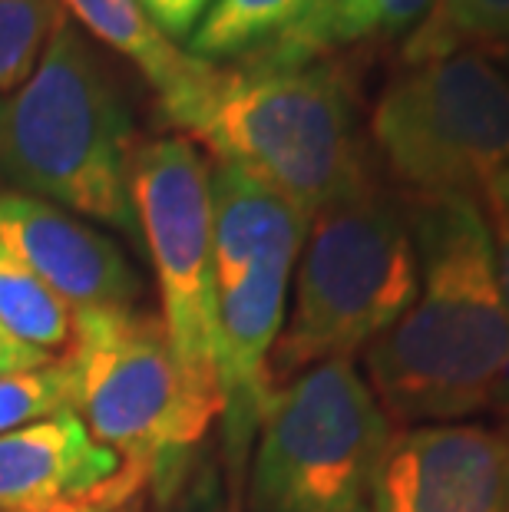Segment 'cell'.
I'll return each instance as SVG.
<instances>
[{"instance_id":"cell-14","label":"cell","mask_w":509,"mask_h":512,"mask_svg":"<svg viewBox=\"0 0 509 512\" xmlns=\"http://www.w3.org/2000/svg\"><path fill=\"white\" fill-rule=\"evenodd\" d=\"M60 4H67L70 14L96 40L133 60L159 90V100L182 90L202 67L199 57L179 50L169 37L159 34V27L143 14L139 0H60Z\"/></svg>"},{"instance_id":"cell-2","label":"cell","mask_w":509,"mask_h":512,"mask_svg":"<svg viewBox=\"0 0 509 512\" xmlns=\"http://www.w3.org/2000/svg\"><path fill=\"white\" fill-rule=\"evenodd\" d=\"M159 106L215 162L268 185L308 219L371 189L351 86L328 60L298 67L202 60Z\"/></svg>"},{"instance_id":"cell-16","label":"cell","mask_w":509,"mask_h":512,"mask_svg":"<svg viewBox=\"0 0 509 512\" xmlns=\"http://www.w3.org/2000/svg\"><path fill=\"white\" fill-rule=\"evenodd\" d=\"M0 324L40 354L67 357L77 344V311L0 242Z\"/></svg>"},{"instance_id":"cell-17","label":"cell","mask_w":509,"mask_h":512,"mask_svg":"<svg viewBox=\"0 0 509 512\" xmlns=\"http://www.w3.org/2000/svg\"><path fill=\"white\" fill-rule=\"evenodd\" d=\"M509 40V0H433L427 17L407 34L404 63L460 50H493Z\"/></svg>"},{"instance_id":"cell-22","label":"cell","mask_w":509,"mask_h":512,"mask_svg":"<svg viewBox=\"0 0 509 512\" xmlns=\"http://www.w3.org/2000/svg\"><path fill=\"white\" fill-rule=\"evenodd\" d=\"M146 486H149L146 473H139V470H133V466H129V476L116 489H110V493L93 496V499H83V503H67V506L40 509V512H123L139 493H143Z\"/></svg>"},{"instance_id":"cell-26","label":"cell","mask_w":509,"mask_h":512,"mask_svg":"<svg viewBox=\"0 0 509 512\" xmlns=\"http://www.w3.org/2000/svg\"><path fill=\"white\" fill-rule=\"evenodd\" d=\"M486 57H490L496 63V70H500L506 76V83H509V40L500 43V47H493V50H486Z\"/></svg>"},{"instance_id":"cell-10","label":"cell","mask_w":509,"mask_h":512,"mask_svg":"<svg viewBox=\"0 0 509 512\" xmlns=\"http://www.w3.org/2000/svg\"><path fill=\"white\" fill-rule=\"evenodd\" d=\"M374 512H509V430L460 420L394 433Z\"/></svg>"},{"instance_id":"cell-3","label":"cell","mask_w":509,"mask_h":512,"mask_svg":"<svg viewBox=\"0 0 509 512\" xmlns=\"http://www.w3.org/2000/svg\"><path fill=\"white\" fill-rule=\"evenodd\" d=\"M133 116L77 27L63 24L24 86L0 96V179L119 232H139Z\"/></svg>"},{"instance_id":"cell-21","label":"cell","mask_w":509,"mask_h":512,"mask_svg":"<svg viewBox=\"0 0 509 512\" xmlns=\"http://www.w3.org/2000/svg\"><path fill=\"white\" fill-rule=\"evenodd\" d=\"M212 4L215 0H139L143 14L169 40H189L212 10Z\"/></svg>"},{"instance_id":"cell-11","label":"cell","mask_w":509,"mask_h":512,"mask_svg":"<svg viewBox=\"0 0 509 512\" xmlns=\"http://www.w3.org/2000/svg\"><path fill=\"white\" fill-rule=\"evenodd\" d=\"M0 242L73 311L136 308L143 285L119 245L60 205L0 192Z\"/></svg>"},{"instance_id":"cell-19","label":"cell","mask_w":509,"mask_h":512,"mask_svg":"<svg viewBox=\"0 0 509 512\" xmlns=\"http://www.w3.org/2000/svg\"><path fill=\"white\" fill-rule=\"evenodd\" d=\"M60 24V0H0V96L30 80Z\"/></svg>"},{"instance_id":"cell-18","label":"cell","mask_w":509,"mask_h":512,"mask_svg":"<svg viewBox=\"0 0 509 512\" xmlns=\"http://www.w3.org/2000/svg\"><path fill=\"white\" fill-rule=\"evenodd\" d=\"M80 374L73 357L0 374V433L24 430L57 413H77Z\"/></svg>"},{"instance_id":"cell-12","label":"cell","mask_w":509,"mask_h":512,"mask_svg":"<svg viewBox=\"0 0 509 512\" xmlns=\"http://www.w3.org/2000/svg\"><path fill=\"white\" fill-rule=\"evenodd\" d=\"M129 466L93 437L80 413L0 433V512H40L103 496Z\"/></svg>"},{"instance_id":"cell-20","label":"cell","mask_w":509,"mask_h":512,"mask_svg":"<svg viewBox=\"0 0 509 512\" xmlns=\"http://www.w3.org/2000/svg\"><path fill=\"white\" fill-rule=\"evenodd\" d=\"M159 512H238L235 486L212 453H202L186 476L156 499Z\"/></svg>"},{"instance_id":"cell-23","label":"cell","mask_w":509,"mask_h":512,"mask_svg":"<svg viewBox=\"0 0 509 512\" xmlns=\"http://www.w3.org/2000/svg\"><path fill=\"white\" fill-rule=\"evenodd\" d=\"M40 364H50V357L34 351V347L20 344L17 337H10L4 331V324H0V374H14V370H30Z\"/></svg>"},{"instance_id":"cell-1","label":"cell","mask_w":509,"mask_h":512,"mask_svg":"<svg viewBox=\"0 0 509 512\" xmlns=\"http://www.w3.org/2000/svg\"><path fill=\"white\" fill-rule=\"evenodd\" d=\"M420 288L367 347V387L397 427L503 413L509 400V311L493 228L476 199L417 205Z\"/></svg>"},{"instance_id":"cell-4","label":"cell","mask_w":509,"mask_h":512,"mask_svg":"<svg viewBox=\"0 0 509 512\" xmlns=\"http://www.w3.org/2000/svg\"><path fill=\"white\" fill-rule=\"evenodd\" d=\"M420 288L414 222L371 189L314 215L295 271V301L268 357V384L351 361L410 308Z\"/></svg>"},{"instance_id":"cell-9","label":"cell","mask_w":509,"mask_h":512,"mask_svg":"<svg viewBox=\"0 0 509 512\" xmlns=\"http://www.w3.org/2000/svg\"><path fill=\"white\" fill-rule=\"evenodd\" d=\"M133 205L156 265L162 328L179 367L222 403L215 304L212 166L186 136L156 139L133 159Z\"/></svg>"},{"instance_id":"cell-8","label":"cell","mask_w":509,"mask_h":512,"mask_svg":"<svg viewBox=\"0 0 509 512\" xmlns=\"http://www.w3.org/2000/svg\"><path fill=\"white\" fill-rule=\"evenodd\" d=\"M391 179L417 205L476 199L509 166V83L480 50L404 63L371 113Z\"/></svg>"},{"instance_id":"cell-13","label":"cell","mask_w":509,"mask_h":512,"mask_svg":"<svg viewBox=\"0 0 509 512\" xmlns=\"http://www.w3.org/2000/svg\"><path fill=\"white\" fill-rule=\"evenodd\" d=\"M430 7L433 0H321L291 34L245 63L298 67V63L328 60L331 53L354 47V43L407 34L427 17Z\"/></svg>"},{"instance_id":"cell-5","label":"cell","mask_w":509,"mask_h":512,"mask_svg":"<svg viewBox=\"0 0 509 512\" xmlns=\"http://www.w3.org/2000/svg\"><path fill=\"white\" fill-rule=\"evenodd\" d=\"M219 380L229 483L242 479L272 397L268 357L288 314V285L311 219L268 185L232 166H212Z\"/></svg>"},{"instance_id":"cell-6","label":"cell","mask_w":509,"mask_h":512,"mask_svg":"<svg viewBox=\"0 0 509 512\" xmlns=\"http://www.w3.org/2000/svg\"><path fill=\"white\" fill-rule=\"evenodd\" d=\"M77 413L90 433L166 496L205 453L222 403L179 367L162 318L136 308L77 311Z\"/></svg>"},{"instance_id":"cell-15","label":"cell","mask_w":509,"mask_h":512,"mask_svg":"<svg viewBox=\"0 0 509 512\" xmlns=\"http://www.w3.org/2000/svg\"><path fill=\"white\" fill-rule=\"evenodd\" d=\"M321 0H215L189 37V53L209 63H235L291 34Z\"/></svg>"},{"instance_id":"cell-7","label":"cell","mask_w":509,"mask_h":512,"mask_svg":"<svg viewBox=\"0 0 509 512\" xmlns=\"http://www.w3.org/2000/svg\"><path fill=\"white\" fill-rule=\"evenodd\" d=\"M394 423L354 361L272 390L248 456V512H374Z\"/></svg>"},{"instance_id":"cell-25","label":"cell","mask_w":509,"mask_h":512,"mask_svg":"<svg viewBox=\"0 0 509 512\" xmlns=\"http://www.w3.org/2000/svg\"><path fill=\"white\" fill-rule=\"evenodd\" d=\"M483 199H486V209H490L493 225L509 228V166L503 172H496V176L486 182Z\"/></svg>"},{"instance_id":"cell-24","label":"cell","mask_w":509,"mask_h":512,"mask_svg":"<svg viewBox=\"0 0 509 512\" xmlns=\"http://www.w3.org/2000/svg\"><path fill=\"white\" fill-rule=\"evenodd\" d=\"M493 255H496V275H500V288H503V301H506V311H509V228L503 225H493ZM503 423L500 427L509 430V400H506V407H503Z\"/></svg>"}]
</instances>
